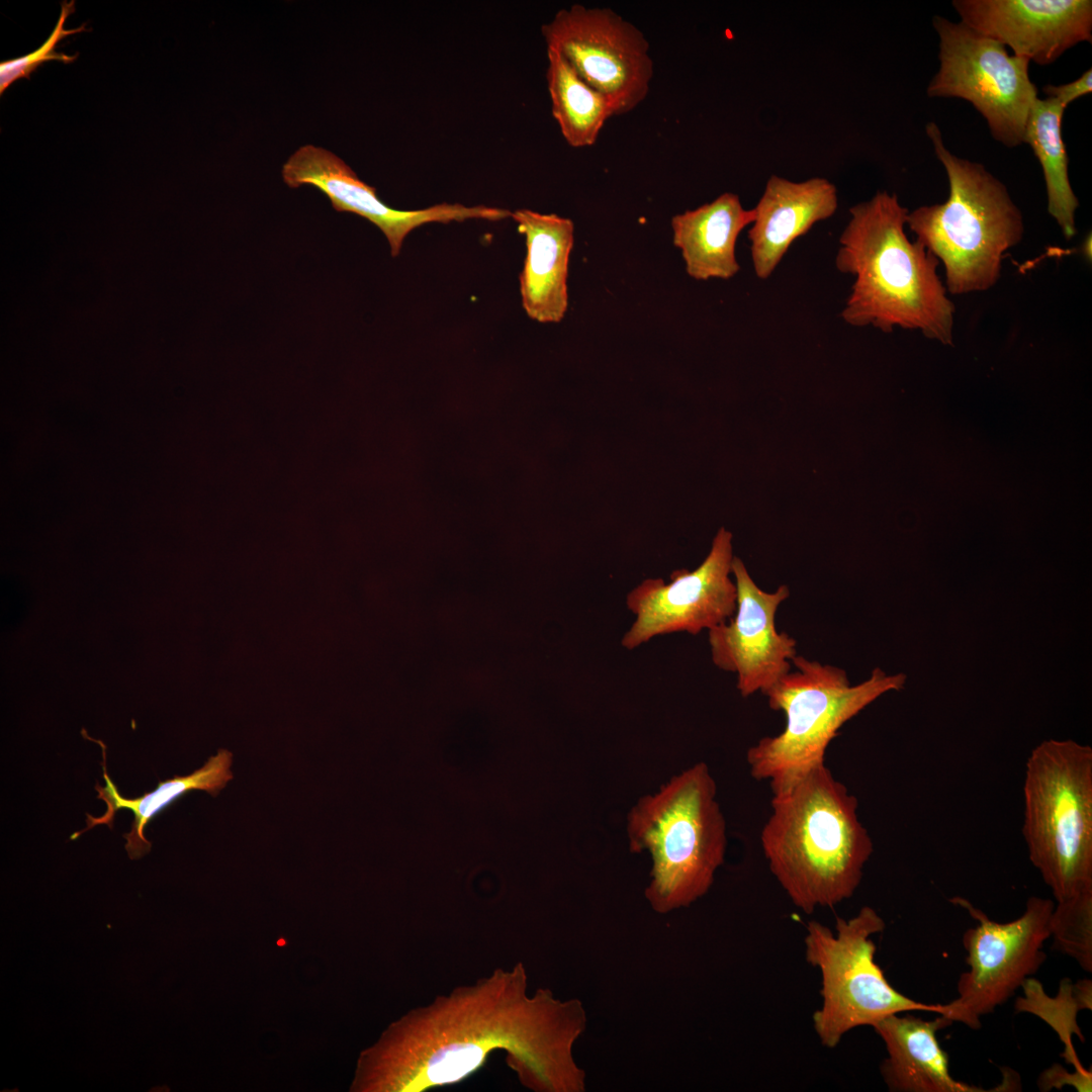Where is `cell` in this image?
<instances>
[{
  "mask_svg": "<svg viewBox=\"0 0 1092 1092\" xmlns=\"http://www.w3.org/2000/svg\"><path fill=\"white\" fill-rule=\"evenodd\" d=\"M1028 857L1056 902L1092 890V748L1050 739L1033 748L1023 783Z\"/></svg>",
  "mask_w": 1092,
  "mask_h": 1092,
  "instance_id": "cell-7",
  "label": "cell"
},
{
  "mask_svg": "<svg viewBox=\"0 0 1092 1092\" xmlns=\"http://www.w3.org/2000/svg\"><path fill=\"white\" fill-rule=\"evenodd\" d=\"M1025 996L1019 997L1015 1003L1016 1012H1030L1042 1018L1058 1032L1065 1044L1064 1058L1072 1063L1076 1071H1086L1080 1064L1071 1041L1072 1034H1076L1082 1041L1084 1035L1077 1024L1076 1016L1079 1010H1091L1092 981L1082 979L1072 984L1068 979L1061 981L1057 997L1052 998L1043 992L1040 982L1033 978H1027L1022 984Z\"/></svg>",
  "mask_w": 1092,
  "mask_h": 1092,
  "instance_id": "cell-23",
  "label": "cell"
},
{
  "mask_svg": "<svg viewBox=\"0 0 1092 1092\" xmlns=\"http://www.w3.org/2000/svg\"><path fill=\"white\" fill-rule=\"evenodd\" d=\"M1053 947L1092 972V890L1055 903L1050 919Z\"/></svg>",
  "mask_w": 1092,
  "mask_h": 1092,
  "instance_id": "cell-24",
  "label": "cell"
},
{
  "mask_svg": "<svg viewBox=\"0 0 1092 1092\" xmlns=\"http://www.w3.org/2000/svg\"><path fill=\"white\" fill-rule=\"evenodd\" d=\"M1086 1075H1091V1072L1077 1071L1076 1074H1069L1062 1066H1060L1059 1064H1055L1052 1068L1045 1070L1039 1076L1037 1080L1038 1089H1040L1041 1091H1049L1054 1087H1058V1089H1060L1065 1084H1072L1073 1086H1075L1074 1082L1071 1080L1076 1079L1077 1076Z\"/></svg>",
  "mask_w": 1092,
  "mask_h": 1092,
  "instance_id": "cell-27",
  "label": "cell"
},
{
  "mask_svg": "<svg viewBox=\"0 0 1092 1092\" xmlns=\"http://www.w3.org/2000/svg\"><path fill=\"white\" fill-rule=\"evenodd\" d=\"M925 130L946 171L949 194L941 204L908 212L906 224L943 263L951 294L985 291L999 280L1005 252L1022 239V214L1005 185L983 165L946 149L935 122Z\"/></svg>",
  "mask_w": 1092,
  "mask_h": 1092,
  "instance_id": "cell-5",
  "label": "cell"
},
{
  "mask_svg": "<svg viewBox=\"0 0 1092 1092\" xmlns=\"http://www.w3.org/2000/svg\"><path fill=\"white\" fill-rule=\"evenodd\" d=\"M770 806L760 843L793 904L811 914L850 898L874 849L856 797L823 764L772 795Z\"/></svg>",
  "mask_w": 1092,
  "mask_h": 1092,
  "instance_id": "cell-3",
  "label": "cell"
},
{
  "mask_svg": "<svg viewBox=\"0 0 1092 1092\" xmlns=\"http://www.w3.org/2000/svg\"><path fill=\"white\" fill-rule=\"evenodd\" d=\"M790 671L763 695L768 706L786 717L784 730L760 738L748 748L751 777L767 781L772 795L789 791L816 767L839 729L890 691L904 688L907 676L876 667L871 676L851 686L844 669L795 655Z\"/></svg>",
  "mask_w": 1092,
  "mask_h": 1092,
  "instance_id": "cell-6",
  "label": "cell"
},
{
  "mask_svg": "<svg viewBox=\"0 0 1092 1092\" xmlns=\"http://www.w3.org/2000/svg\"><path fill=\"white\" fill-rule=\"evenodd\" d=\"M541 31L547 49L559 52L604 94L615 115L633 110L646 98L653 76L649 42L614 10L573 4L556 12Z\"/></svg>",
  "mask_w": 1092,
  "mask_h": 1092,
  "instance_id": "cell-11",
  "label": "cell"
},
{
  "mask_svg": "<svg viewBox=\"0 0 1092 1092\" xmlns=\"http://www.w3.org/2000/svg\"><path fill=\"white\" fill-rule=\"evenodd\" d=\"M629 849L651 859L644 897L657 914L691 906L711 889L723 864L726 821L717 785L705 762L670 778L631 807Z\"/></svg>",
  "mask_w": 1092,
  "mask_h": 1092,
  "instance_id": "cell-4",
  "label": "cell"
},
{
  "mask_svg": "<svg viewBox=\"0 0 1092 1092\" xmlns=\"http://www.w3.org/2000/svg\"><path fill=\"white\" fill-rule=\"evenodd\" d=\"M939 68L926 93L969 101L986 119L992 136L1006 147L1024 144L1025 127L1038 98L1027 59L964 23L934 16Z\"/></svg>",
  "mask_w": 1092,
  "mask_h": 1092,
  "instance_id": "cell-9",
  "label": "cell"
},
{
  "mask_svg": "<svg viewBox=\"0 0 1092 1092\" xmlns=\"http://www.w3.org/2000/svg\"><path fill=\"white\" fill-rule=\"evenodd\" d=\"M908 212L887 191L849 208L835 257L837 270L854 276L841 317L885 333L919 330L952 345L954 305L937 275L938 259L907 238Z\"/></svg>",
  "mask_w": 1092,
  "mask_h": 1092,
  "instance_id": "cell-2",
  "label": "cell"
},
{
  "mask_svg": "<svg viewBox=\"0 0 1092 1092\" xmlns=\"http://www.w3.org/2000/svg\"><path fill=\"white\" fill-rule=\"evenodd\" d=\"M1065 107L1055 98H1037L1025 127L1028 144L1041 165L1048 196V211L1067 240L1076 235L1075 212L1079 201L1069 180L1068 155L1062 138Z\"/></svg>",
  "mask_w": 1092,
  "mask_h": 1092,
  "instance_id": "cell-21",
  "label": "cell"
},
{
  "mask_svg": "<svg viewBox=\"0 0 1092 1092\" xmlns=\"http://www.w3.org/2000/svg\"><path fill=\"white\" fill-rule=\"evenodd\" d=\"M587 1015L577 998L529 993L521 962L454 987L392 1022L358 1062L353 1090L424 1092L459 1083L495 1051L533 1092H584L574 1057Z\"/></svg>",
  "mask_w": 1092,
  "mask_h": 1092,
  "instance_id": "cell-1",
  "label": "cell"
},
{
  "mask_svg": "<svg viewBox=\"0 0 1092 1092\" xmlns=\"http://www.w3.org/2000/svg\"><path fill=\"white\" fill-rule=\"evenodd\" d=\"M547 87L551 110L566 143L573 148L594 145L613 115L610 100L588 85L557 51L547 49Z\"/></svg>",
  "mask_w": 1092,
  "mask_h": 1092,
  "instance_id": "cell-22",
  "label": "cell"
},
{
  "mask_svg": "<svg viewBox=\"0 0 1092 1092\" xmlns=\"http://www.w3.org/2000/svg\"><path fill=\"white\" fill-rule=\"evenodd\" d=\"M951 902L968 910L979 924L963 935L969 970L960 976L958 997L944 1004L941 1015L979 1029L981 1017L1008 1001L1046 960L1043 944L1051 937L1055 902L1032 896L1024 912L1005 923L991 920L966 899Z\"/></svg>",
  "mask_w": 1092,
  "mask_h": 1092,
  "instance_id": "cell-10",
  "label": "cell"
},
{
  "mask_svg": "<svg viewBox=\"0 0 1092 1092\" xmlns=\"http://www.w3.org/2000/svg\"><path fill=\"white\" fill-rule=\"evenodd\" d=\"M754 219L738 195L725 192L710 203L671 218L672 242L681 252L689 276L696 280L729 279L740 266L735 248L742 230Z\"/></svg>",
  "mask_w": 1092,
  "mask_h": 1092,
  "instance_id": "cell-19",
  "label": "cell"
},
{
  "mask_svg": "<svg viewBox=\"0 0 1092 1092\" xmlns=\"http://www.w3.org/2000/svg\"><path fill=\"white\" fill-rule=\"evenodd\" d=\"M732 533L721 527L710 552L695 569L672 571L669 580L647 578L632 588L626 606L635 616L621 644L633 650L653 637L703 630L726 622L735 613L737 590L732 574Z\"/></svg>",
  "mask_w": 1092,
  "mask_h": 1092,
  "instance_id": "cell-12",
  "label": "cell"
},
{
  "mask_svg": "<svg viewBox=\"0 0 1092 1092\" xmlns=\"http://www.w3.org/2000/svg\"><path fill=\"white\" fill-rule=\"evenodd\" d=\"M57 25L42 46L31 54L17 59L2 62L0 64V92L1 94L14 81L28 77L40 64L50 60L61 61L65 64L73 62L77 56H68L55 51L58 41L67 35L85 30L82 25L76 29H65L66 18L74 11V1L64 2Z\"/></svg>",
  "mask_w": 1092,
  "mask_h": 1092,
  "instance_id": "cell-25",
  "label": "cell"
},
{
  "mask_svg": "<svg viewBox=\"0 0 1092 1092\" xmlns=\"http://www.w3.org/2000/svg\"><path fill=\"white\" fill-rule=\"evenodd\" d=\"M838 206L834 184L821 177L794 182L771 175L748 230L754 273L767 279L792 243L817 222L834 214Z\"/></svg>",
  "mask_w": 1092,
  "mask_h": 1092,
  "instance_id": "cell-16",
  "label": "cell"
},
{
  "mask_svg": "<svg viewBox=\"0 0 1092 1092\" xmlns=\"http://www.w3.org/2000/svg\"><path fill=\"white\" fill-rule=\"evenodd\" d=\"M1042 91L1048 95V97L1055 98L1065 108H1067L1070 103H1072L1079 97L1091 93L1092 70H1087L1078 79L1068 84H1063L1059 86L1045 85L1042 88Z\"/></svg>",
  "mask_w": 1092,
  "mask_h": 1092,
  "instance_id": "cell-26",
  "label": "cell"
},
{
  "mask_svg": "<svg viewBox=\"0 0 1092 1092\" xmlns=\"http://www.w3.org/2000/svg\"><path fill=\"white\" fill-rule=\"evenodd\" d=\"M282 178L291 188L312 185L330 198L335 210L353 212L371 221L386 237L392 257L399 254L405 237L423 224L467 219L495 221L512 214L505 208L459 203H440L414 210L392 208L341 158L312 145L300 147L289 157L282 167Z\"/></svg>",
  "mask_w": 1092,
  "mask_h": 1092,
  "instance_id": "cell-14",
  "label": "cell"
},
{
  "mask_svg": "<svg viewBox=\"0 0 1092 1092\" xmlns=\"http://www.w3.org/2000/svg\"><path fill=\"white\" fill-rule=\"evenodd\" d=\"M961 22L1038 65L1092 41L1090 0H953Z\"/></svg>",
  "mask_w": 1092,
  "mask_h": 1092,
  "instance_id": "cell-15",
  "label": "cell"
},
{
  "mask_svg": "<svg viewBox=\"0 0 1092 1092\" xmlns=\"http://www.w3.org/2000/svg\"><path fill=\"white\" fill-rule=\"evenodd\" d=\"M525 236L527 254L520 274L522 305L539 323H559L567 310V275L574 243L570 218L527 208L512 212Z\"/></svg>",
  "mask_w": 1092,
  "mask_h": 1092,
  "instance_id": "cell-18",
  "label": "cell"
},
{
  "mask_svg": "<svg viewBox=\"0 0 1092 1092\" xmlns=\"http://www.w3.org/2000/svg\"><path fill=\"white\" fill-rule=\"evenodd\" d=\"M886 927L870 906L849 919L838 917L835 931L818 921L806 926V961L819 970L822 1004L813 1014L814 1030L825 1048L834 1049L853 1028L873 1026L895 1013L930 1011L944 1004H925L896 990L875 962L874 934Z\"/></svg>",
  "mask_w": 1092,
  "mask_h": 1092,
  "instance_id": "cell-8",
  "label": "cell"
},
{
  "mask_svg": "<svg viewBox=\"0 0 1092 1092\" xmlns=\"http://www.w3.org/2000/svg\"><path fill=\"white\" fill-rule=\"evenodd\" d=\"M732 574L737 590L734 615L708 630L713 663L736 673V688L743 698L764 694L792 670L797 641L779 632L775 618L780 605L790 596L787 584L775 592L761 589L751 578L743 561L733 557Z\"/></svg>",
  "mask_w": 1092,
  "mask_h": 1092,
  "instance_id": "cell-13",
  "label": "cell"
},
{
  "mask_svg": "<svg viewBox=\"0 0 1092 1092\" xmlns=\"http://www.w3.org/2000/svg\"><path fill=\"white\" fill-rule=\"evenodd\" d=\"M952 1022L945 1016L925 1020L910 1012L891 1014L872 1027L883 1040L887 1058L880 1067L892 1092H982L985 1089L956 1080L947 1054L936 1033Z\"/></svg>",
  "mask_w": 1092,
  "mask_h": 1092,
  "instance_id": "cell-17",
  "label": "cell"
},
{
  "mask_svg": "<svg viewBox=\"0 0 1092 1092\" xmlns=\"http://www.w3.org/2000/svg\"><path fill=\"white\" fill-rule=\"evenodd\" d=\"M82 734L89 740L99 743L102 748L105 786L100 787L96 783L95 790L98 792L97 798L106 803L107 810L100 817H92L87 814V827L73 833L71 839L79 837L85 831L99 824H106L109 828H112L116 811L128 809L134 814V820L130 831L123 834V837L126 840L125 849L130 859H138L150 851L151 842L145 837L144 829L156 814L192 790H203L212 796H216L225 787L226 783L233 779L231 770L233 754L226 749H219L215 755L208 758L202 767L192 774L185 777L175 776L169 781L159 782V786L155 791L145 793L140 798L125 799L119 794L117 787L107 774L106 747L104 743L89 737L84 729Z\"/></svg>",
  "mask_w": 1092,
  "mask_h": 1092,
  "instance_id": "cell-20",
  "label": "cell"
}]
</instances>
